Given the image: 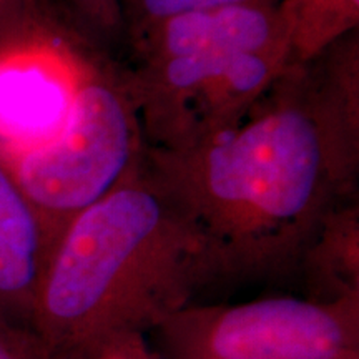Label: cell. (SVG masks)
<instances>
[{
  "label": "cell",
  "instance_id": "1",
  "mask_svg": "<svg viewBox=\"0 0 359 359\" xmlns=\"http://www.w3.org/2000/svg\"><path fill=\"white\" fill-rule=\"evenodd\" d=\"M147 167L212 246L223 280L286 275L334 206L356 198L359 35L290 64L233 127Z\"/></svg>",
  "mask_w": 359,
  "mask_h": 359
},
{
  "label": "cell",
  "instance_id": "2",
  "mask_svg": "<svg viewBox=\"0 0 359 359\" xmlns=\"http://www.w3.org/2000/svg\"><path fill=\"white\" fill-rule=\"evenodd\" d=\"M219 280L203 233L142 158L53 241L32 334L45 359H90L155 331Z\"/></svg>",
  "mask_w": 359,
  "mask_h": 359
},
{
  "label": "cell",
  "instance_id": "3",
  "mask_svg": "<svg viewBox=\"0 0 359 359\" xmlns=\"http://www.w3.org/2000/svg\"><path fill=\"white\" fill-rule=\"evenodd\" d=\"M125 67L148 148L198 147L233 127L291 64L278 2L188 12L128 40Z\"/></svg>",
  "mask_w": 359,
  "mask_h": 359
},
{
  "label": "cell",
  "instance_id": "4",
  "mask_svg": "<svg viewBox=\"0 0 359 359\" xmlns=\"http://www.w3.org/2000/svg\"><path fill=\"white\" fill-rule=\"evenodd\" d=\"M110 60L64 0H25L0 25V158H19L55 138Z\"/></svg>",
  "mask_w": 359,
  "mask_h": 359
},
{
  "label": "cell",
  "instance_id": "5",
  "mask_svg": "<svg viewBox=\"0 0 359 359\" xmlns=\"http://www.w3.org/2000/svg\"><path fill=\"white\" fill-rule=\"evenodd\" d=\"M145 147L127 70L111 58L80 93L55 138L6 163L53 246L72 218L122 182Z\"/></svg>",
  "mask_w": 359,
  "mask_h": 359
},
{
  "label": "cell",
  "instance_id": "6",
  "mask_svg": "<svg viewBox=\"0 0 359 359\" xmlns=\"http://www.w3.org/2000/svg\"><path fill=\"white\" fill-rule=\"evenodd\" d=\"M155 331L161 359H338L359 349V296L193 303Z\"/></svg>",
  "mask_w": 359,
  "mask_h": 359
},
{
  "label": "cell",
  "instance_id": "7",
  "mask_svg": "<svg viewBox=\"0 0 359 359\" xmlns=\"http://www.w3.org/2000/svg\"><path fill=\"white\" fill-rule=\"evenodd\" d=\"M50 250L52 238L42 218L0 158V325L32 334Z\"/></svg>",
  "mask_w": 359,
  "mask_h": 359
},
{
  "label": "cell",
  "instance_id": "8",
  "mask_svg": "<svg viewBox=\"0 0 359 359\" xmlns=\"http://www.w3.org/2000/svg\"><path fill=\"white\" fill-rule=\"evenodd\" d=\"M309 298L334 302L359 296V206L356 198L326 215L299 258Z\"/></svg>",
  "mask_w": 359,
  "mask_h": 359
},
{
  "label": "cell",
  "instance_id": "9",
  "mask_svg": "<svg viewBox=\"0 0 359 359\" xmlns=\"http://www.w3.org/2000/svg\"><path fill=\"white\" fill-rule=\"evenodd\" d=\"M290 34L291 64H308L359 27V0H278Z\"/></svg>",
  "mask_w": 359,
  "mask_h": 359
},
{
  "label": "cell",
  "instance_id": "10",
  "mask_svg": "<svg viewBox=\"0 0 359 359\" xmlns=\"http://www.w3.org/2000/svg\"><path fill=\"white\" fill-rule=\"evenodd\" d=\"M253 2L278 0H118L123 20V39L128 42L150 27L188 12Z\"/></svg>",
  "mask_w": 359,
  "mask_h": 359
},
{
  "label": "cell",
  "instance_id": "11",
  "mask_svg": "<svg viewBox=\"0 0 359 359\" xmlns=\"http://www.w3.org/2000/svg\"><path fill=\"white\" fill-rule=\"evenodd\" d=\"M70 11L100 40L123 37L118 0H64Z\"/></svg>",
  "mask_w": 359,
  "mask_h": 359
},
{
  "label": "cell",
  "instance_id": "12",
  "mask_svg": "<svg viewBox=\"0 0 359 359\" xmlns=\"http://www.w3.org/2000/svg\"><path fill=\"white\" fill-rule=\"evenodd\" d=\"M90 359H161V356L148 346L145 334H127L107 343Z\"/></svg>",
  "mask_w": 359,
  "mask_h": 359
},
{
  "label": "cell",
  "instance_id": "13",
  "mask_svg": "<svg viewBox=\"0 0 359 359\" xmlns=\"http://www.w3.org/2000/svg\"><path fill=\"white\" fill-rule=\"evenodd\" d=\"M0 359H45L37 339L0 325Z\"/></svg>",
  "mask_w": 359,
  "mask_h": 359
},
{
  "label": "cell",
  "instance_id": "14",
  "mask_svg": "<svg viewBox=\"0 0 359 359\" xmlns=\"http://www.w3.org/2000/svg\"><path fill=\"white\" fill-rule=\"evenodd\" d=\"M25 0H0V25L15 15L24 6Z\"/></svg>",
  "mask_w": 359,
  "mask_h": 359
},
{
  "label": "cell",
  "instance_id": "15",
  "mask_svg": "<svg viewBox=\"0 0 359 359\" xmlns=\"http://www.w3.org/2000/svg\"><path fill=\"white\" fill-rule=\"evenodd\" d=\"M338 359H359V349H354V351H349Z\"/></svg>",
  "mask_w": 359,
  "mask_h": 359
}]
</instances>
